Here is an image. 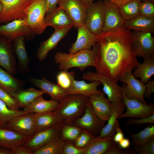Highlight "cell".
I'll return each instance as SVG.
<instances>
[{"instance_id": "cell-54", "label": "cell", "mask_w": 154, "mask_h": 154, "mask_svg": "<svg viewBox=\"0 0 154 154\" xmlns=\"http://www.w3.org/2000/svg\"><path fill=\"white\" fill-rule=\"evenodd\" d=\"M87 7L90 6L93 3L94 0H80Z\"/></svg>"}, {"instance_id": "cell-33", "label": "cell", "mask_w": 154, "mask_h": 154, "mask_svg": "<svg viewBox=\"0 0 154 154\" xmlns=\"http://www.w3.org/2000/svg\"><path fill=\"white\" fill-rule=\"evenodd\" d=\"M132 73L135 78H140L141 82L146 84L154 74V58L144 59L143 63L139 64Z\"/></svg>"}, {"instance_id": "cell-44", "label": "cell", "mask_w": 154, "mask_h": 154, "mask_svg": "<svg viewBox=\"0 0 154 154\" xmlns=\"http://www.w3.org/2000/svg\"><path fill=\"white\" fill-rule=\"evenodd\" d=\"M145 124H154V114L145 117L128 119L125 124L126 126L132 124L141 125Z\"/></svg>"}, {"instance_id": "cell-19", "label": "cell", "mask_w": 154, "mask_h": 154, "mask_svg": "<svg viewBox=\"0 0 154 154\" xmlns=\"http://www.w3.org/2000/svg\"><path fill=\"white\" fill-rule=\"evenodd\" d=\"M25 40L23 37H19L13 41L12 45L14 54L18 60L17 70L22 74L30 72L29 65L31 61L26 48Z\"/></svg>"}, {"instance_id": "cell-55", "label": "cell", "mask_w": 154, "mask_h": 154, "mask_svg": "<svg viewBox=\"0 0 154 154\" xmlns=\"http://www.w3.org/2000/svg\"><path fill=\"white\" fill-rule=\"evenodd\" d=\"M2 9V3L0 1V13Z\"/></svg>"}, {"instance_id": "cell-50", "label": "cell", "mask_w": 154, "mask_h": 154, "mask_svg": "<svg viewBox=\"0 0 154 154\" xmlns=\"http://www.w3.org/2000/svg\"><path fill=\"white\" fill-rule=\"evenodd\" d=\"M46 0L48 7L46 14L52 12L57 7V3L59 0Z\"/></svg>"}, {"instance_id": "cell-46", "label": "cell", "mask_w": 154, "mask_h": 154, "mask_svg": "<svg viewBox=\"0 0 154 154\" xmlns=\"http://www.w3.org/2000/svg\"><path fill=\"white\" fill-rule=\"evenodd\" d=\"M136 153L132 148L129 147L127 149L121 148L117 143L114 146L105 154H135Z\"/></svg>"}, {"instance_id": "cell-27", "label": "cell", "mask_w": 154, "mask_h": 154, "mask_svg": "<svg viewBox=\"0 0 154 154\" xmlns=\"http://www.w3.org/2000/svg\"><path fill=\"white\" fill-rule=\"evenodd\" d=\"M45 21L47 27H51L54 29L73 27L71 21L66 13L59 7L50 13L46 15Z\"/></svg>"}, {"instance_id": "cell-30", "label": "cell", "mask_w": 154, "mask_h": 154, "mask_svg": "<svg viewBox=\"0 0 154 154\" xmlns=\"http://www.w3.org/2000/svg\"><path fill=\"white\" fill-rule=\"evenodd\" d=\"M124 27L133 31L149 32L153 34L154 18L140 15L132 19L125 21Z\"/></svg>"}, {"instance_id": "cell-6", "label": "cell", "mask_w": 154, "mask_h": 154, "mask_svg": "<svg viewBox=\"0 0 154 154\" xmlns=\"http://www.w3.org/2000/svg\"><path fill=\"white\" fill-rule=\"evenodd\" d=\"M37 35L30 27L25 24L24 19L14 20L0 25V35L11 42L17 38L23 36L25 40L32 39Z\"/></svg>"}, {"instance_id": "cell-56", "label": "cell", "mask_w": 154, "mask_h": 154, "mask_svg": "<svg viewBox=\"0 0 154 154\" xmlns=\"http://www.w3.org/2000/svg\"><path fill=\"white\" fill-rule=\"evenodd\" d=\"M141 1H151L153 2H154V0H141Z\"/></svg>"}, {"instance_id": "cell-9", "label": "cell", "mask_w": 154, "mask_h": 154, "mask_svg": "<svg viewBox=\"0 0 154 154\" xmlns=\"http://www.w3.org/2000/svg\"><path fill=\"white\" fill-rule=\"evenodd\" d=\"M57 5L66 13L74 27L84 25L88 7L80 0H59Z\"/></svg>"}, {"instance_id": "cell-35", "label": "cell", "mask_w": 154, "mask_h": 154, "mask_svg": "<svg viewBox=\"0 0 154 154\" xmlns=\"http://www.w3.org/2000/svg\"><path fill=\"white\" fill-rule=\"evenodd\" d=\"M65 142L59 137L34 151V154H62Z\"/></svg>"}, {"instance_id": "cell-26", "label": "cell", "mask_w": 154, "mask_h": 154, "mask_svg": "<svg viewBox=\"0 0 154 154\" xmlns=\"http://www.w3.org/2000/svg\"><path fill=\"white\" fill-rule=\"evenodd\" d=\"M101 84V82L97 80L88 83L83 80L77 81L74 79L68 91L69 94H80L88 97L94 94H105L98 89V86Z\"/></svg>"}, {"instance_id": "cell-22", "label": "cell", "mask_w": 154, "mask_h": 154, "mask_svg": "<svg viewBox=\"0 0 154 154\" xmlns=\"http://www.w3.org/2000/svg\"><path fill=\"white\" fill-rule=\"evenodd\" d=\"M88 101L97 116L101 120L107 121L112 112L111 103L104 94H94L88 97Z\"/></svg>"}, {"instance_id": "cell-47", "label": "cell", "mask_w": 154, "mask_h": 154, "mask_svg": "<svg viewBox=\"0 0 154 154\" xmlns=\"http://www.w3.org/2000/svg\"><path fill=\"white\" fill-rule=\"evenodd\" d=\"M11 151V154H34L33 150L24 145L18 146Z\"/></svg>"}, {"instance_id": "cell-38", "label": "cell", "mask_w": 154, "mask_h": 154, "mask_svg": "<svg viewBox=\"0 0 154 154\" xmlns=\"http://www.w3.org/2000/svg\"><path fill=\"white\" fill-rule=\"evenodd\" d=\"M83 129L73 124H62L60 132V137L64 141L74 142Z\"/></svg>"}, {"instance_id": "cell-12", "label": "cell", "mask_w": 154, "mask_h": 154, "mask_svg": "<svg viewBox=\"0 0 154 154\" xmlns=\"http://www.w3.org/2000/svg\"><path fill=\"white\" fill-rule=\"evenodd\" d=\"M62 125L60 123L36 131L23 145L34 151L36 150L49 142L60 137Z\"/></svg>"}, {"instance_id": "cell-13", "label": "cell", "mask_w": 154, "mask_h": 154, "mask_svg": "<svg viewBox=\"0 0 154 154\" xmlns=\"http://www.w3.org/2000/svg\"><path fill=\"white\" fill-rule=\"evenodd\" d=\"M119 80L125 84L122 87L127 98L129 99L135 98L141 102L147 104L144 96L146 90L145 85L134 76L132 71L125 72Z\"/></svg>"}, {"instance_id": "cell-28", "label": "cell", "mask_w": 154, "mask_h": 154, "mask_svg": "<svg viewBox=\"0 0 154 154\" xmlns=\"http://www.w3.org/2000/svg\"><path fill=\"white\" fill-rule=\"evenodd\" d=\"M26 81L19 80L0 66V88L9 95L23 88Z\"/></svg>"}, {"instance_id": "cell-53", "label": "cell", "mask_w": 154, "mask_h": 154, "mask_svg": "<svg viewBox=\"0 0 154 154\" xmlns=\"http://www.w3.org/2000/svg\"><path fill=\"white\" fill-rule=\"evenodd\" d=\"M11 150L0 147V154H11Z\"/></svg>"}, {"instance_id": "cell-29", "label": "cell", "mask_w": 154, "mask_h": 154, "mask_svg": "<svg viewBox=\"0 0 154 154\" xmlns=\"http://www.w3.org/2000/svg\"><path fill=\"white\" fill-rule=\"evenodd\" d=\"M42 95L38 97L29 105L23 108L22 110L23 114L54 111L57 107L59 102L52 99L46 100L43 98Z\"/></svg>"}, {"instance_id": "cell-2", "label": "cell", "mask_w": 154, "mask_h": 154, "mask_svg": "<svg viewBox=\"0 0 154 154\" xmlns=\"http://www.w3.org/2000/svg\"><path fill=\"white\" fill-rule=\"evenodd\" d=\"M88 97L80 94H68L59 102L54 110L62 124H73L84 114Z\"/></svg>"}, {"instance_id": "cell-49", "label": "cell", "mask_w": 154, "mask_h": 154, "mask_svg": "<svg viewBox=\"0 0 154 154\" xmlns=\"http://www.w3.org/2000/svg\"><path fill=\"white\" fill-rule=\"evenodd\" d=\"M124 137V134L120 127L119 123L116 128V132L113 137V140L115 143H118Z\"/></svg>"}, {"instance_id": "cell-45", "label": "cell", "mask_w": 154, "mask_h": 154, "mask_svg": "<svg viewBox=\"0 0 154 154\" xmlns=\"http://www.w3.org/2000/svg\"><path fill=\"white\" fill-rule=\"evenodd\" d=\"M62 154H84L83 149L78 147L71 141H65Z\"/></svg>"}, {"instance_id": "cell-14", "label": "cell", "mask_w": 154, "mask_h": 154, "mask_svg": "<svg viewBox=\"0 0 154 154\" xmlns=\"http://www.w3.org/2000/svg\"><path fill=\"white\" fill-rule=\"evenodd\" d=\"M133 34L137 56L144 59L154 58V37L149 32L135 31Z\"/></svg>"}, {"instance_id": "cell-43", "label": "cell", "mask_w": 154, "mask_h": 154, "mask_svg": "<svg viewBox=\"0 0 154 154\" xmlns=\"http://www.w3.org/2000/svg\"><path fill=\"white\" fill-rule=\"evenodd\" d=\"M0 99L3 101L9 109L14 110H19V108L13 98L0 88Z\"/></svg>"}, {"instance_id": "cell-1", "label": "cell", "mask_w": 154, "mask_h": 154, "mask_svg": "<svg viewBox=\"0 0 154 154\" xmlns=\"http://www.w3.org/2000/svg\"><path fill=\"white\" fill-rule=\"evenodd\" d=\"M96 72L116 83L125 72H132L139 64L130 30L122 27L102 32L96 35Z\"/></svg>"}, {"instance_id": "cell-20", "label": "cell", "mask_w": 154, "mask_h": 154, "mask_svg": "<svg viewBox=\"0 0 154 154\" xmlns=\"http://www.w3.org/2000/svg\"><path fill=\"white\" fill-rule=\"evenodd\" d=\"M76 41L69 50V53L73 54L81 50H91L96 42V35L92 33L84 25L78 27Z\"/></svg>"}, {"instance_id": "cell-39", "label": "cell", "mask_w": 154, "mask_h": 154, "mask_svg": "<svg viewBox=\"0 0 154 154\" xmlns=\"http://www.w3.org/2000/svg\"><path fill=\"white\" fill-rule=\"evenodd\" d=\"M75 75L74 71L68 72L67 70H61L56 76L57 84L68 91L70 87L73 80L75 79Z\"/></svg>"}, {"instance_id": "cell-23", "label": "cell", "mask_w": 154, "mask_h": 154, "mask_svg": "<svg viewBox=\"0 0 154 154\" xmlns=\"http://www.w3.org/2000/svg\"><path fill=\"white\" fill-rule=\"evenodd\" d=\"M113 108L112 114L107 121V123L102 129L98 135L101 137H113L116 132V128L118 123V117L125 111L126 107L122 102H111Z\"/></svg>"}, {"instance_id": "cell-42", "label": "cell", "mask_w": 154, "mask_h": 154, "mask_svg": "<svg viewBox=\"0 0 154 154\" xmlns=\"http://www.w3.org/2000/svg\"><path fill=\"white\" fill-rule=\"evenodd\" d=\"M140 15L154 18V2L151 1H141L140 8Z\"/></svg>"}, {"instance_id": "cell-36", "label": "cell", "mask_w": 154, "mask_h": 154, "mask_svg": "<svg viewBox=\"0 0 154 154\" xmlns=\"http://www.w3.org/2000/svg\"><path fill=\"white\" fill-rule=\"evenodd\" d=\"M131 139V145L142 144L154 139V125L146 127L137 134H134L128 130Z\"/></svg>"}, {"instance_id": "cell-18", "label": "cell", "mask_w": 154, "mask_h": 154, "mask_svg": "<svg viewBox=\"0 0 154 154\" xmlns=\"http://www.w3.org/2000/svg\"><path fill=\"white\" fill-rule=\"evenodd\" d=\"M73 27L70 26L54 29L50 37L40 43L36 52L38 59L40 61L44 60L49 52L56 48L59 42L66 37Z\"/></svg>"}, {"instance_id": "cell-40", "label": "cell", "mask_w": 154, "mask_h": 154, "mask_svg": "<svg viewBox=\"0 0 154 154\" xmlns=\"http://www.w3.org/2000/svg\"><path fill=\"white\" fill-rule=\"evenodd\" d=\"M95 137L87 130L83 129L81 133L73 143L78 147L83 149Z\"/></svg>"}, {"instance_id": "cell-10", "label": "cell", "mask_w": 154, "mask_h": 154, "mask_svg": "<svg viewBox=\"0 0 154 154\" xmlns=\"http://www.w3.org/2000/svg\"><path fill=\"white\" fill-rule=\"evenodd\" d=\"M73 124L96 136L99 135L106 123L105 121L97 116L88 101L84 114L75 121Z\"/></svg>"}, {"instance_id": "cell-52", "label": "cell", "mask_w": 154, "mask_h": 154, "mask_svg": "<svg viewBox=\"0 0 154 154\" xmlns=\"http://www.w3.org/2000/svg\"><path fill=\"white\" fill-rule=\"evenodd\" d=\"M111 1L118 7L125 4L132 0H110Z\"/></svg>"}, {"instance_id": "cell-17", "label": "cell", "mask_w": 154, "mask_h": 154, "mask_svg": "<svg viewBox=\"0 0 154 154\" xmlns=\"http://www.w3.org/2000/svg\"><path fill=\"white\" fill-rule=\"evenodd\" d=\"M11 43L5 37L0 35V66L13 75L17 73L18 70Z\"/></svg>"}, {"instance_id": "cell-51", "label": "cell", "mask_w": 154, "mask_h": 154, "mask_svg": "<svg viewBox=\"0 0 154 154\" xmlns=\"http://www.w3.org/2000/svg\"><path fill=\"white\" fill-rule=\"evenodd\" d=\"M117 143L121 148L123 149H127L130 147L131 144L129 139L124 137Z\"/></svg>"}, {"instance_id": "cell-32", "label": "cell", "mask_w": 154, "mask_h": 154, "mask_svg": "<svg viewBox=\"0 0 154 154\" xmlns=\"http://www.w3.org/2000/svg\"><path fill=\"white\" fill-rule=\"evenodd\" d=\"M34 119L36 131L61 123L54 111L34 113Z\"/></svg>"}, {"instance_id": "cell-7", "label": "cell", "mask_w": 154, "mask_h": 154, "mask_svg": "<svg viewBox=\"0 0 154 154\" xmlns=\"http://www.w3.org/2000/svg\"><path fill=\"white\" fill-rule=\"evenodd\" d=\"M82 78L85 80L92 81L97 80L103 85V91L110 102H123V96L122 87L120 86L109 78L96 72H88L84 74Z\"/></svg>"}, {"instance_id": "cell-15", "label": "cell", "mask_w": 154, "mask_h": 154, "mask_svg": "<svg viewBox=\"0 0 154 154\" xmlns=\"http://www.w3.org/2000/svg\"><path fill=\"white\" fill-rule=\"evenodd\" d=\"M104 21L102 32L124 27L125 21L119 12L118 7L110 0H103Z\"/></svg>"}, {"instance_id": "cell-4", "label": "cell", "mask_w": 154, "mask_h": 154, "mask_svg": "<svg viewBox=\"0 0 154 154\" xmlns=\"http://www.w3.org/2000/svg\"><path fill=\"white\" fill-rule=\"evenodd\" d=\"M34 0H0L2 9L0 13V25L14 20L25 19Z\"/></svg>"}, {"instance_id": "cell-3", "label": "cell", "mask_w": 154, "mask_h": 154, "mask_svg": "<svg viewBox=\"0 0 154 154\" xmlns=\"http://www.w3.org/2000/svg\"><path fill=\"white\" fill-rule=\"evenodd\" d=\"M98 49L96 42L92 50H81L73 54L58 52L55 54L54 59L60 70H67L76 67L83 71L88 67H94Z\"/></svg>"}, {"instance_id": "cell-16", "label": "cell", "mask_w": 154, "mask_h": 154, "mask_svg": "<svg viewBox=\"0 0 154 154\" xmlns=\"http://www.w3.org/2000/svg\"><path fill=\"white\" fill-rule=\"evenodd\" d=\"M6 128L25 136H31L36 131L34 113L22 114L15 117L9 122Z\"/></svg>"}, {"instance_id": "cell-34", "label": "cell", "mask_w": 154, "mask_h": 154, "mask_svg": "<svg viewBox=\"0 0 154 154\" xmlns=\"http://www.w3.org/2000/svg\"><path fill=\"white\" fill-rule=\"evenodd\" d=\"M141 0H132L118 7L121 15L125 21L132 19L140 15Z\"/></svg>"}, {"instance_id": "cell-21", "label": "cell", "mask_w": 154, "mask_h": 154, "mask_svg": "<svg viewBox=\"0 0 154 154\" xmlns=\"http://www.w3.org/2000/svg\"><path fill=\"white\" fill-rule=\"evenodd\" d=\"M29 81L43 91L45 94L48 95L51 99L58 102L69 94L67 90L63 89L57 84L52 82L43 76L40 79L30 78Z\"/></svg>"}, {"instance_id": "cell-8", "label": "cell", "mask_w": 154, "mask_h": 154, "mask_svg": "<svg viewBox=\"0 0 154 154\" xmlns=\"http://www.w3.org/2000/svg\"><path fill=\"white\" fill-rule=\"evenodd\" d=\"M104 18L103 0H98L87 8L84 25L97 35L102 31Z\"/></svg>"}, {"instance_id": "cell-25", "label": "cell", "mask_w": 154, "mask_h": 154, "mask_svg": "<svg viewBox=\"0 0 154 154\" xmlns=\"http://www.w3.org/2000/svg\"><path fill=\"white\" fill-rule=\"evenodd\" d=\"M116 143L113 137L96 136L83 148L84 154H105Z\"/></svg>"}, {"instance_id": "cell-5", "label": "cell", "mask_w": 154, "mask_h": 154, "mask_svg": "<svg viewBox=\"0 0 154 154\" xmlns=\"http://www.w3.org/2000/svg\"><path fill=\"white\" fill-rule=\"evenodd\" d=\"M47 8L46 0H34L28 11L25 23L37 34L42 33L47 27L45 18Z\"/></svg>"}, {"instance_id": "cell-41", "label": "cell", "mask_w": 154, "mask_h": 154, "mask_svg": "<svg viewBox=\"0 0 154 154\" xmlns=\"http://www.w3.org/2000/svg\"><path fill=\"white\" fill-rule=\"evenodd\" d=\"M132 148L139 154H154V139L145 143L134 146Z\"/></svg>"}, {"instance_id": "cell-24", "label": "cell", "mask_w": 154, "mask_h": 154, "mask_svg": "<svg viewBox=\"0 0 154 154\" xmlns=\"http://www.w3.org/2000/svg\"><path fill=\"white\" fill-rule=\"evenodd\" d=\"M29 137L6 128H0V147L11 150L23 145Z\"/></svg>"}, {"instance_id": "cell-31", "label": "cell", "mask_w": 154, "mask_h": 154, "mask_svg": "<svg viewBox=\"0 0 154 154\" xmlns=\"http://www.w3.org/2000/svg\"><path fill=\"white\" fill-rule=\"evenodd\" d=\"M44 94V92L41 90H37L31 87L25 89L23 88L10 95L15 101L19 108H24L38 97Z\"/></svg>"}, {"instance_id": "cell-11", "label": "cell", "mask_w": 154, "mask_h": 154, "mask_svg": "<svg viewBox=\"0 0 154 154\" xmlns=\"http://www.w3.org/2000/svg\"><path fill=\"white\" fill-rule=\"evenodd\" d=\"M123 103L126 108L125 112L120 115L118 119L125 118H141L149 116L154 114V106L148 105L133 98H127L124 93L123 87Z\"/></svg>"}, {"instance_id": "cell-48", "label": "cell", "mask_w": 154, "mask_h": 154, "mask_svg": "<svg viewBox=\"0 0 154 154\" xmlns=\"http://www.w3.org/2000/svg\"><path fill=\"white\" fill-rule=\"evenodd\" d=\"M145 85L146 90L144 95V98L149 99L154 92V80H150Z\"/></svg>"}, {"instance_id": "cell-37", "label": "cell", "mask_w": 154, "mask_h": 154, "mask_svg": "<svg viewBox=\"0 0 154 154\" xmlns=\"http://www.w3.org/2000/svg\"><path fill=\"white\" fill-rule=\"evenodd\" d=\"M22 114V110L11 109L0 99V128H6L8 123L13 118Z\"/></svg>"}]
</instances>
